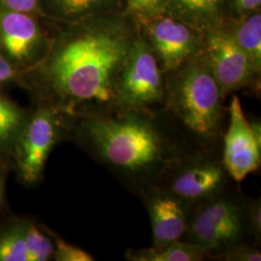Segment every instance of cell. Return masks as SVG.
Instances as JSON below:
<instances>
[{
	"label": "cell",
	"mask_w": 261,
	"mask_h": 261,
	"mask_svg": "<svg viewBox=\"0 0 261 261\" xmlns=\"http://www.w3.org/2000/svg\"><path fill=\"white\" fill-rule=\"evenodd\" d=\"M21 115L17 108L0 97V142L9 140L19 129Z\"/></svg>",
	"instance_id": "d6986e66"
},
{
	"label": "cell",
	"mask_w": 261,
	"mask_h": 261,
	"mask_svg": "<svg viewBox=\"0 0 261 261\" xmlns=\"http://www.w3.org/2000/svg\"><path fill=\"white\" fill-rule=\"evenodd\" d=\"M130 261H201L209 257L205 248L183 240H178L162 250H130L125 255Z\"/></svg>",
	"instance_id": "5bb4252c"
},
{
	"label": "cell",
	"mask_w": 261,
	"mask_h": 261,
	"mask_svg": "<svg viewBox=\"0 0 261 261\" xmlns=\"http://www.w3.org/2000/svg\"><path fill=\"white\" fill-rule=\"evenodd\" d=\"M228 108V122L223 138L222 161L236 183L260 168L261 145L252 134L239 98L233 95Z\"/></svg>",
	"instance_id": "9c48e42d"
},
{
	"label": "cell",
	"mask_w": 261,
	"mask_h": 261,
	"mask_svg": "<svg viewBox=\"0 0 261 261\" xmlns=\"http://www.w3.org/2000/svg\"><path fill=\"white\" fill-rule=\"evenodd\" d=\"M14 75V69L9 62L0 55V83L7 82Z\"/></svg>",
	"instance_id": "484cf974"
},
{
	"label": "cell",
	"mask_w": 261,
	"mask_h": 261,
	"mask_svg": "<svg viewBox=\"0 0 261 261\" xmlns=\"http://www.w3.org/2000/svg\"><path fill=\"white\" fill-rule=\"evenodd\" d=\"M6 9L19 12L31 13L37 8V0H1Z\"/></svg>",
	"instance_id": "cb8c5ba5"
},
{
	"label": "cell",
	"mask_w": 261,
	"mask_h": 261,
	"mask_svg": "<svg viewBox=\"0 0 261 261\" xmlns=\"http://www.w3.org/2000/svg\"><path fill=\"white\" fill-rule=\"evenodd\" d=\"M94 158L137 196L156 186L183 153L157 114L112 110L84 113L76 125Z\"/></svg>",
	"instance_id": "7a4b0ae2"
},
{
	"label": "cell",
	"mask_w": 261,
	"mask_h": 261,
	"mask_svg": "<svg viewBox=\"0 0 261 261\" xmlns=\"http://www.w3.org/2000/svg\"><path fill=\"white\" fill-rule=\"evenodd\" d=\"M165 76V103L157 115L176 146L186 154H222L226 95L203 50Z\"/></svg>",
	"instance_id": "3957f363"
},
{
	"label": "cell",
	"mask_w": 261,
	"mask_h": 261,
	"mask_svg": "<svg viewBox=\"0 0 261 261\" xmlns=\"http://www.w3.org/2000/svg\"><path fill=\"white\" fill-rule=\"evenodd\" d=\"M212 259L224 261H260V249L252 244H241L215 255Z\"/></svg>",
	"instance_id": "44dd1931"
},
{
	"label": "cell",
	"mask_w": 261,
	"mask_h": 261,
	"mask_svg": "<svg viewBox=\"0 0 261 261\" xmlns=\"http://www.w3.org/2000/svg\"><path fill=\"white\" fill-rule=\"evenodd\" d=\"M1 192H2V187H1V182H0V197H1Z\"/></svg>",
	"instance_id": "83f0119b"
},
{
	"label": "cell",
	"mask_w": 261,
	"mask_h": 261,
	"mask_svg": "<svg viewBox=\"0 0 261 261\" xmlns=\"http://www.w3.org/2000/svg\"><path fill=\"white\" fill-rule=\"evenodd\" d=\"M224 0H168V14L199 31L222 25Z\"/></svg>",
	"instance_id": "4fadbf2b"
},
{
	"label": "cell",
	"mask_w": 261,
	"mask_h": 261,
	"mask_svg": "<svg viewBox=\"0 0 261 261\" xmlns=\"http://www.w3.org/2000/svg\"><path fill=\"white\" fill-rule=\"evenodd\" d=\"M248 218L252 238L258 246L261 241V203L260 199L248 200Z\"/></svg>",
	"instance_id": "603a6c76"
},
{
	"label": "cell",
	"mask_w": 261,
	"mask_h": 261,
	"mask_svg": "<svg viewBox=\"0 0 261 261\" xmlns=\"http://www.w3.org/2000/svg\"><path fill=\"white\" fill-rule=\"evenodd\" d=\"M238 46L261 71V15L254 12L248 15L235 28L229 29Z\"/></svg>",
	"instance_id": "9a60e30c"
},
{
	"label": "cell",
	"mask_w": 261,
	"mask_h": 261,
	"mask_svg": "<svg viewBox=\"0 0 261 261\" xmlns=\"http://www.w3.org/2000/svg\"><path fill=\"white\" fill-rule=\"evenodd\" d=\"M56 248L55 257L58 261H93L94 257L84 250L67 244L56 237Z\"/></svg>",
	"instance_id": "7402d4cb"
},
{
	"label": "cell",
	"mask_w": 261,
	"mask_h": 261,
	"mask_svg": "<svg viewBox=\"0 0 261 261\" xmlns=\"http://www.w3.org/2000/svg\"><path fill=\"white\" fill-rule=\"evenodd\" d=\"M28 261H45L54 255L55 247L36 226L29 225L24 232Z\"/></svg>",
	"instance_id": "e0dca14e"
},
{
	"label": "cell",
	"mask_w": 261,
	"mask_h": 261,
	"mask_svg": "<svg viewBox=\"0 0 261 261\" xmlns=\"http://www.w3.org/2000/svg\"><path fill=\"white\" fill-rule=\"evenodd\" d=\"M202 50L225 95L243 88L259 89L260 72L229 29L217 25L203 30Z\"/></svg>",
	"instance_id": "52a82bcc"
},
{
	"label": "cell",
	"mask_w": 261,
	"mask_h": 261,
	"mask_svg": "<svg viewBox=\"0 0 261 261\" xmlns=\"http://www.w3.org/2000/svg\"><path fill=\"white\" fill-rule=\"evenodd\" d=\"M149 214L153 244L152 249L162 250L181 240L188 224L187 207L175 197L156 187L140 195Z\"/></svg>",
	"instance_id": "8fae6325"
},
{
	"label": "cell",
	"mask_w": 261,
	"mask_h": 261,
	"mask_svg": "<svg viewBox=\"0 0 261 261\" xmlns=\"http://www.w3.org/2000/svg\"><path fill=\"white\" fill-rule=\"evenodd\" d=\"M250 123V126H251V129H252V134L255 138V140L257 141V143L261 145V127H260V121L259 119H254L252 121H249Z\"/></svg>",
	"instance_id": "4316f807"
},
{
	"label": "cell",
	"mask_w": 261,
	"mask_h": 261,
	"mask_svg": "<svg viewBox=\"0 0 261 261\" xmlns=\"http://www.w3.org/2000/svg\"><path fill=\"white\" fill-rule=\"evenodd\" d=\"M248 200L233 186L188 208L186 232L181 240L205 248L208 258L241 244L257 246L249 224Z\"/></svg>",
	"instance_id": "277c9868"
},
{
	"label": "cell",
	"mask_w": 261,
	"mask_h": 261,
	"mask_svg": "<svg viewBox=\"0 0 261 261\" xmlns=\"http://www.w3.org/2000/svg\"><path fill=\"white\" fill-rule=\"evenodd\" d=\"M0 261H28L24 233L13 231L0 239Z\"/></svg>",
	"instance_id": "ac0fdd59"
},
{
	"label": "cell",
	"mask_w": 261,
	"mask_h": 261,
	"mask_svg": "<svg viewBox=\"0 0 261 261\" xmlns=\"http://www.w3.org/2000/svg\"><path fill=\"white\" fill-rule=\"evenodd\" d=\"M234 10L240 15H250L259 9L261 0H230Z\"/></svg>",
	"instance_id": "d4e9b609"
},
{
	"label": "cell",
	"mask_w": 261,
	"mask_h": 261,
	"mask_svg": "<svg viewBox=\"0 0 261 261\" xmlns=\"http://www.w3.org/2000/svg\"><path fill=\"white\" fill-rule=\"evenodd\" d=\"M142 21L145 23L144 39L154 50L165 74L202 51V32L183 20L161 15Z\"/></svg>",
	"instance_id": "ba28073f"
},
{
	"label": "cell",
	"mask_w": 261,
	"mask_h": 261,
	"mask_svg": "<svg viewBox=\"0 0 261 261\" xmlns=\"http://www.w3.org/2000/svg\"><path fill=\"white\" fill-rule=\"evenodd\" d=\"M139 33L128 19L107 14L67 30L45 66L51 93L61 105L88 112L115 110V86Z\"/></svg>",
	"instance_id": "6da1fadb"
},
{
	"label": "cell",
	"mask_w": 261,
	"mask_h": 261,
	"mask_svg": "<svg viewBox=\"0 0 261 261\" xmlns=\"http://www.w3.org/2000/svg\"><path fill=\"white\" fill-rule=\"evenodd\" d=\"M220 153H182L159 179L156 188L181 201L187 209L234 186Z\"/></svg>",
	"instance_id": "5b68a950"
},
{
	"label": "cell",
	"mask_w": 261,
	"mask_h": 261,
	"mask_svg": "<svg viewBox=\"0 0 261 261\" xmlns=\"http://www.w3.org/2000/svg\"><path fill=\"white\" fill-rule=\"evenodd\" d=\"M114 0H49L56 13L65 18H77L111 5Z\"/></svg>",
	"instance_id": "2e32d148"
},
{
	"label": "cell",
	"mask_w": 261,
	"mask_h": 261,
	"mask_svg": "<svg viewBox=\"0 0 261 261\" xmlns=\"http://www.w3.org/2000/svg\"><path fill=\"white\" fill-rule=\"evenodd\" d=\"M166 97V76L148 42L139 35L115 86V110L157 114Z\"/></svg>",
	"instance_id": "8992f818"
},
{
	"label": "cell",
	"mask_w": 261,
	"mask_h": 261,
	"mask_svg": "<svg viewBox=\"0 0 261 261\" xmlns=\"http://www.w3.org/2000/svg\"><path fill=\"white\" fill-rule=\"evenodd\" d=\"M56 109H41L19 140V168L28 183L36 182L41 176L48 154L60 134L61 123Z\"/></svg>",
	"instance_id": "30bf717a"
},
{
	"label": "cell",
	"mask_w": 261,
	"mask_h": 261,
	"mask_svg": "<svg viewBox=\"0 0 261 261\" xmlns=\"http://www.w3.org/2000/svg\"><path fill=\"white\" fill-rule=\"evenodd\" d=\"M127 9L141 20L164 15L168 8V0H126Z\"/></svg>",
	"instance_id": "ffe728a7"
},
{
	"label": "cell",
	"mask_w": 261,
	"mask_h": 261,
	"mask_svg": "<svg viewBox=\"0 0 261 261\" xmlns=\"http://www.w3.org/2000/svg\"><path fill=\"white\" fill-rule=\"evenodd\" d=\"M40 42L41 31L28 14L8 9L0 12V44L10 57L28 59Z\"/></svg>",
	"instance_id": "7c38bea8"
}]
</instances>
